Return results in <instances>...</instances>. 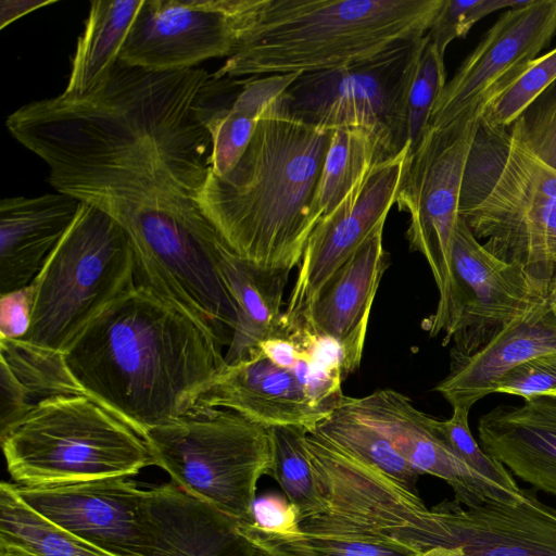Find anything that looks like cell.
<instances>
[{
	"label": "cell",
	"instance_id": "obj_1",
	"mask_svg": "<svg viewBox=\"0 0 556 556\" xmlns=\"http://www.w3.org/2000/svg\"><path fill=\"white\" fill-rule=\"evenodd\" d=\"M223 344L201 321L136 285L63 353L86 395L140 437L191 410L225 366Z\"/></svg>",
	"mask_w": 556,
	"mask_h": 556
},
{
	"label": "cell",
	"instance_id": "obj_2",
	"mask_svg": "<svg viewBox=\"0 0 556 556\" xmlns=\"http://www.w3.org/2000/svg\"><path fill=\"white\" fill-rule=\"evenodd\" d=\"M333 128L291 114L277 99L224 175L210 172L201 205L241 258L265 269L299 266Z\"/></svg>",
	"mask_w": 556,
	"mask_h": 556
},
{
	"label": "cell",
	"instance_id": "obj_3",
	"mask_svg": "<svg viewBox=\"0 0 556 556\" xmlns=\"http://www.w3.org/2000/svg\"><path fill=\"white\" fill-rule=\"evenodd\" d=\"M444 0H268L218 78L314 73L427 35Z\"/></svg>",
	"mask_w": 556,
	"mask_h": 556
},
{
	"label": "cell",
	"instance_id": "obj_4",
	"mask_svg": "<svg viewBox=\"0 0 556 556\" xmlns=\"http://www.w3.org/2000/svg\"><path fill=\"white\" fill-rule=\"evenodd\" d=\"M305 446L324 502L299 520L312 556H427L445 547L435 506L315 429Z\"/></svg>",
	"mask_w": 556,
	"mask_h": 556
},
{
	"label": "cell",
	"instance_id": "obj_5",
	"mask_svg": "<svg viewBox=\"0 0 556 556\" xmlns=\"http://www.w3.org/2000/svg\"><path fill=\"white\" fill-rule=\"evenodd\" d=\"M458 214L483 247L547 293L556 271V169L508 129L479 116Z\"/></svg>",
	"mask_w": 556,
	"mask_h": 556
},
{
	"label": "cell",
	"instance_id": "obj_6",
	"mask_svg": "<svg viewBox=\"0 0 556 556\" xmlns=\"http://www.w3.org/2000/svg\"><path fill=\"white\" fill-rule=\"evenodd\" d=\"M14 484L131 477L155 465L146 440L86 395L51 396L0 433Z\"/></svg>",
	"mask_w": 556,
	"mask_h": 556
},
{
	"label": "cell",
	"instance_id": "obj_7",
	"mask_svg": "<svg viewBox=\"0 0 556 556\" xmlns=\"http://www.w3.org/2000/svg\"><path fill=\"white\" fill-rule=\"evenodd\" d=\"M135 253L125 229L83 203L73 225L31 282L29 344L63 354L110 304L136 286Z\"/></svg>",
	"mask_w": 556,
	"mask_h": 556
},
{
	"label": "cell",
	"instance_id": "obj_8",
	"mask_svg": "<svg viewBox=\"0 0 556 556\" xmlns=\"http://www.w3.org/2000/svg\"><path fill=\"white\" fill-rule=\"evenodd\" d=\"M143 439L155 465L184 492L253 523L256 484L271 468L267 427L225 408H192Z\"/></svg>",
	"mask_w": 556,
	"mask_h": 556
},
{
	"label": "cell",
	"instance_id": "obj_9",
	"mask_svg": "<svg viewBox=\"0 0 556 556\" xmlns=\"http://www.w3.org/2000/svg\"><path fill=\"white\" fill-rule=\"evenodd\" d=\"M481 106L447 126L429 127L409 153L395 203L409 214L406 238L432 271L439 301L428 331L444 332L446 345L462 315V301L453 265V244L459 218L464 170Z\"/></svg>",
	"mask_w": 556,
	"mask_h": 556
},
{
	"label": "cell",
	"instance_id": "obj_10",
	"mask_svg": "<svg viewBox=\"0 0 556 556\" xmlns=\"http://www.w3.org/2000/svg\"><path fill=\"white\" fill-rule=\"evenodd\" d=\"M427 35L402 41L369 59L302 74L279 98L294 116L328 127L375 132L390 155L407 141V103Z\"/></svg>",
	"mask_w": 556,
	"mask_h": 556
},
{
	"label": "cell",
	"instance_id": "obj_11",
	"mask_svg": "<svg viewBox=\"0 0 556 556\" xmlns=\"http://www.w3.org/2000/svg\"><path fill=\"white\" fill-rule=\"evenodd\" d=\"M351 374L343 350L330 338L292 366L275 363L256 346L225 364L193 408L229 409L267 428L312 430L341 404L342 382Z\"/></svg>",
	"mask_w": 556,
	"mask_h": 556
},
{
	"label": "cell",
	"instance_id": "obj_12",
	"mask_svg": "<svg viewBox=\"0 0 556 556\" xmlns=\"http://www.w3.org/2000/svg\"><path fill=\"white\" fill-rule=\"evenodd\" d=\"M268 0H143L119 60L150 72L232 56Z\"/></svg>",
	"mask_w": 556,
	"mask_h": 556
},
{
	"label": "cell",
	"instance_id": "obj_13",
	"mask_svg": "<svg viewBox=\"0 0 556 556\" xmlns=\"http://www.w3.org/2000/svg\"><path fill=\"white\" fill-rule=\"evenodd\" d=\"M409 144L372 165L328 216L312 230L283 309L287 320L307 319L334 273L380 227L395 204L408 162Z\"/></svg>",
	"mask_w": 556,
	"mask_h": 556
},
{
	"label": "cell",
	"instance_id": "obj_14",
	"mask_svg": "<svg viewBox=\"0 0 556 556\" xmlns=\"http://www.w3.org/2000/svg\"><path fill=\"white\" fill-rule=\"evenodd\" d=\"M14 489L40 516L115 556H150V491L129 477Z\"/></svg>",
	"mask_w": 556,
	"mask_h": 556
},
{
	"label": "cell",
	"instance_id": "obj_15",
	"mask_svg": "<svg viewBox=\"0 0 556 556\" xmlns=\"http://www.w3.org/2000/svg\"><path fill=\"white\" fill-rule=\"evenodd\" d=\"M453 265L462 315L451 361L470 356L520 316L546 302V290L517 265L490 253L459 216Z\"/></svg>",
	"mask_w": 556,
	"mask_h": 556
},
{
	"label": "cell",
	"instance_id": "obj_16",
	"mask_svg": "<svg viewBox=\"0 0 556 556\" xmlns=\"http://www.w3.org/2000/svg\"><path fill=\"white\" fill-rule=\"evenodd\" d=\"M556 35V0H525L506 10L446 83L431 114L441 128L476 111Z\"/></svg>",
	"mask_w": 556,
	"mask_h": 556
},
{
	"label": "cell",
	"instance_id": "obj_17",
	"mask_svg": "<svg viewBox=\"0 0 556 556\" xmlns=\"http://www.w3.org/2000/svg\"><path fill=\"white\" fill-rule=\"evenodd\" d=\"M343 403L380 431L419 475L444 480L454 500L465 506L515 498L470 469L434 427V417L419 410L403 393L379 389L362 397L344 395Z\"/></svg>",
	"mask_w": 556,
	"mask_h": 556
},
{
	"label": "cell",
	"instance_id": "obj_18",
	"mask_svg": "<svg viewBox=\"0 0 556 556\" xmlns=\"http://www.w3.org/2000/svg\"><path fill=\"white\" fill-rule=\"evenodd\" d=\"M446 528V545L459 556H556V508L522 489L517 503L489 500L465 506L435 505Z\"/></svg>",
	"mask_w": 556,
	"mask_h": 556
},
{
	"label": "cell",
	"instance_id": "obj_19",
	"mask_svg": "<svg viewBox=\"0 0 556 556\" xmlns=\"http://www.w3.org/2000/svg\"><path fill=\"white\" fill-rule=\"evenodd\" d=\"M150 556H257L268 534L187 494L172 481L151 488Z\"/></svg>",
	"mask_w": 556,
	"mask_h": 556
},
{
	"label": "cell",
	"instance_id": "obj_20",
	"mask_svg": "<svg viewBox=\"0 0 556 556\" xmlns=\"http://www.w3.org/2000/svg\"><path fill=\"white\" fill-rule=\"evenodd\" d=\"M481 447L516 477L556 497V394L498 405L478 422Z\"/></svg>",
	"mask_w": 556,
	"mask_h": 556
},
{
	"label": "cell",
	"instance_id": "obj_21",
	"mask_svg": "<svg viewBox=\"0 0 556 556\" xmlns=\"http://www.w3.org/2000/svg\"><path fill=\"white\" fill-rule=\"evenodd\" d=\"M81 205V201L58 191L1 200L0 294L34 281Z\"/></svg>",
	"mask_w": 556,
	"mask_h": 556
},
{
	"label": "cell",
	"instance_id": "obj_22",
	"mask_svg": "<svg viewBox=\"0 0 556 556\" xmlns=\"http://www.w3.org/2000/svg\"><path fill=\"white\" fill-rule=\"evenodd\" d=\"M556 352V317L547 302L517 318L470 356L451 361L447 376L434 388L452 406L470 410L494 393L521 363Z\"/></svg>",
	"mask_w": 556,
	"mask_h": 556
},
{
	"label": "cell",
	"instance_id": "obj_23",
	"mask_svg": "<svg viewBox=\"0 0 556 556\" xmlns=\"http://www.w3.org/2000/svg\"><path fill=\"white\" fill-rule=\"evenodd\" d=\"M382 232L378 228L334 273L309 316L318 334L341 346L351 372L359 368L371 306L388 268Z\"/></svg>",
	"mask_w": 556,
	"mask_h": 556
},
{
	"label": "cell",
	"instance_id": "obj_24",
	"mask_svg": "<svg viewBox=\"0 0 556 556\" xmlns=\"http://www.w3.org/2000/svg\"><path fill=\"white\" fill-rule=\"evenodd\" d=\"M223 271L239 314L225 354V363L232 364L282 328L289 273L258 267L232 250L225 257Z\"/></svg>",
	"mask_w": 556,
	"mask_h": 556
},
{
	"label": "cell",
	"instance_id": "obj_25",
	"mask_svg": "<svg viewBox=\"0 0 556 556\" xmlns=\"http://www.w3.org/2000/svg\"><path fill=\"white\" fill-rule=\"evenodd\" d=\"M143 0L91 1L63 92L86 96L110 78Z\"/></svg>",
	"mask_w": 556,
	"mask_h": 556
},
{
	"label": "cell",
	"instance_id": "obj_26",
	"mask_svg": "<svg viewBox=\"0 0 556 556\" xmlns=\"http://www.w3.org/2000/svg\"><path fill=\"white\" fill-rule=\"evenodd\" d=\"M301 73L248 77L233 102L207 121L212 136V172H229L244 152L263 112L301 76Z\"/></svg>",
	"mask_w": 556,
	"mask_h": 556
},
{
	"label": "cell",
	"instance_id": "obj_27",
	"mask_svg": "<svg viewBox=\"0 0 556 556\" xmlns=\"http://www.w3.org/2000/svg\"><path fill=\"white\" fill-rule=\"evenodd\" d=\"M389 157L392 155L375 132L362 127L334 128L314 204L315 226L334 211L372 165Z\"/></svg>",
	"mask_w": 556,
	"mask_h": 556
},
{
	"label": "cell",
	"instance_id": "obj_28",
	"mask_svg": "<svg viewBox=\"0 0 556 556\" xmlns=\"http://www.w3.org/2000/svg\"><path fill=\"white\" fill-rule=\"evenodd\" d=\"M0 543L38 556H115L40 516L5 481L0 484Z\"/></svg>",
	"mask_w": 556,
	"mask_h": 556
},
{
	"label": "cell",
	"instance_id": "obj_29",
	"mask_svg": "<svg viewBox=\"0 0 556 556\" xmlns=\"http://www.w3.org/2000/svg\"><path fill=\"white\" fill-rule=\"evenodd\" d=\"M320 434L376 466L410 492L418 494L419 473L380 431L341 404L314 428Z\"/></svg>",
	"mask_w": 556,
	"mask_h": 556
},
{
	"label": "cell",
	"instance_id": "obj_30",
	"mask_svg": "<svg viewBox=\"0 0 556 556\" xmlns=\"http://www.w3.org/2000/svg\"><path fill=\"white\" fill-rule=\"evenodd\" d=\"M271 476L287 500L296 508L299 520L324 510V502L305 446L308 431L303 426L269 427Z\"/></svg>",
	"mask_w": 556,
	"mask_h": 556
},
{
	"label": "cell",
	"instance_id": "obj_31",
	"mask_svg": "<svg viewBox=\"0 0 556 556\" xmlns=\"http://www.w3.org/2000/svg\"><path fill=\"white\" fill-rule=\"evenodd\" d=\"M0 363L10 368L34 404L56 395H80L63 354L36 348L23 339L0 338Z\"/></svg>",
	"mask_w": 556,
	"mask_h": 556
},
{
	"label": "cell",
	"instance_id": "obj_32",
	"mask_svg": "<svg viewBox=\"0 0 556 556\" xmlns=\"http://www.w3.org/2000/svg\"><path fill=\"white\" fill-rule=\"evenodd\" d=\"M556 80V47L505 79L481 106L489 123L509 127L530 103Z\"/></svg>",
	"mask_w": 556,
	"mask_h": 556
},
{
	"label": "cell",
	"instance_id": "obj_33",
	"mask_svg": "<svg viewBox=\"0 0 556 556\" xmlns=\"http://www.w3.org/2000/svg\"><path fill=\"white\" fill-rule=\"evenodd\" d=\"M469 412L455 407L450 418L444 420L434 418V427L470 469L510 496L520 498L522 489L518 486L510 472L475 440L469 428Z\"/></svg>",
	"mask_w": 556,
	"mask_h": 556
},
{
	"label": "cell",
	"instance_id": "obj_34",
	"mask_svg": "<svg viewBox=\"0 0 556 556\" xmlns=\"http://www.w3.org/2000/svg\"><path fill=\"white\" fill-rule=\"evenodd\" d=\"M446 85L444 55L429 40L420 55L407 103V141L409 153L430 127L433 108Z\"/></svg>",
	"mask_w": 556,
	"mask_h": 556
},
{
	"label": "cell",
	"instance_id": "obj_35",
	"mask_svg": "<svg viewBox=\"0 0 556 556\" xmlns=\"http://www.w3.org/2000/svg\"><path fill=\"white\" fill-rule=\"evenodd\" d=\"M536 157L556 169V80L508 127Z\"/></svg>",
	"mask_w": 556,
	"mask_h": 556
},
{
	"label": "cell",
	"instance_id": "obj_36",
	"mask_svg": "<svg viewBox=\"0 0 556 556\" xmlns=\"http://www.w3.org/2000/svg\"><path fill=\"white\" fill-rule=\"evenodd\" d=\"M525 0H444L427 36L444 55L447 46L466 36L471 27L484 16L502 9H511Z\"/></svg>",
	"mask_w": 556,
	"mask_h": 556
},
{
	"label": "cell",
	"instance_id": "obj_37",
	"mask_svg": "<svg viewBox=\"0 0 556 556\" xmlns=\"http://www.w3.org/2000/svg\"><path fill=\"white\" fill-rule=\"evenodd\" d=\"M495 392L525 399L556 394V352L528 359L510 370Z\"/></svg>",
	"mask_w": 556,
	"mask_h": 556
},
{
	"label": "cell",
	"instance_id": "obj_38",
	"mask_svg": "<svg viewBox=\"0 0 556 556\" xmlns=\"http://www.w3.org/2000/svg\"><path fill=\"white\" fill-rule=\"evenodd\" d=\"M253 525L265 532L280 536L300 534L299 514L286 496L266 493L256 497L252 505Z\"/></svg>",
	"mask_w": 556,
	"mask_h": 556
},
{
	"label": "cell",
	"instance_id": "obj_39",
	"mask_svg": "<svg viewBox=\"0 0 556 556\" xmlns=\"http://www.w3.org/2000/svg\"><path fill=\"white\" fill-rule=\"evenodd\" d=\"M34 291L27 287L1 294L0 338L24 339L30 328Z\"/></svg>",
	"mask_w": 556,
	"mask_h": 556
},
{
	"label": "cell",
	"instance_id": "obj_40",
	"mask_svg": "<svg viewBox=\"0 0 556 556\" xmlns=\"http://www.w3.org/2000/svg\"><path fill=\"white\" fill-rule=\"evenodd\" d=\"M0 433L21 420L36 405L10 368L0 363Z\"/></svg>",
	"mask_w": 556,
	"mask_h": 556
},
{
	"label": "cell",
	"instance_id": "obj_41",
	"mask_svg": "<svg viewBox=\"0 0 556 556\" xmlns=\"http://www.w3.org/2000/svg\"><path fill=\"white\" fill-rule=\"evenodd\" d=\"M267 543L257 556H311L309 551L299 535L280 536L267 532Z\"/></svg>",
	"mask_w": 556,
	"mask_h": 556
},
{
	"label": "cell",
	"instance_id": "obj_42",
	"mask_svg": "<svg viewBox=\"0 0 556 556\" xmlns=\"http://www.w3.org/2000/svg\"><path fill=\"white\" fill-rule=\"evenodd\" d=\"M54 2V0H1L0 28L3 29L15 20Z\"/></svg>",
	"mask_w": 556,
	"mask_h": 556
},
{
	"label": "cell",
	"instance_id": "obj_43",
	"mask_svg": "<svg viewBox=\"0 0 556 556\" xmlns=\"http://www.w3.org/2000/svg\"><path fill=\"white\" fill-rule=\"evenodd\" d=\"M0 556H38L16 545L0 543Z\"/></svg>",
	"mask_w": 556,
	"mask_h": 556
},
{
	"label": "cell",
	"instance_id": "obj_44",
	"mask_svg": "<svg viewBox=\"0 0 556 556\" xmlns=\"http://www.w3.org/2000/svg\"><path fill=\"white\" fill-rule=\"evenodd\" d=\"M546 302L556 317V271L548 283Z\"/></svg>",
	"mask_w": 556,
	"mask_h": 556
},
{
	"label": "cell",
	"instance_id": "obj_45",
	"mask_svg": "<svg viewBox=\"0 0 556 556\" xmlns=\"http://www.w3.org/2000/svg\"><path fill=\"white\" fill-rule=\"evenodd\" d=\"M458 548L438 547L430 552L427 556H459Z\"/></svg>",
	"mask_w": 556,
	"mask_h": 556
}]
</instances>
